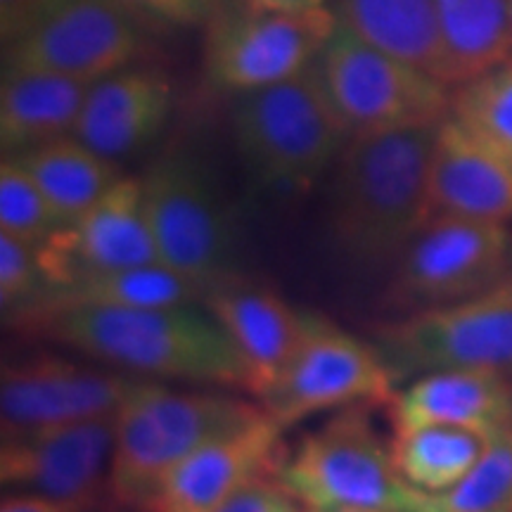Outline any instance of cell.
<instances>
[{"instance_id":"obj_32","label":"cell","mask_w":512,"mask_h":512,"mask_svg":"<svg viewBox=\"0 0 512 512\" xmlns=\"http://www.w3.org/2000/svg\"><path fill=\"white\" fill-rule=\"evenodd\" d=\"M62 0H0V38L3 48L17 41L29 27Z\"/></svg>"},{"instance_id":"obj_11","label":"cell","mask_w":512,"mask_h":512,"mask_svg":"<svg viewBox=\"0 0 512 512\" xmlns=\"http://www.w3.org/2000/svg\"><path fill=\"white\" fill-rule=\"evenodd\" d=\"M512 268L503 223L432 216L396 259L394 294L420 311L489 290Z\"/></svg>"},{"instance_id":"obj_4","label":"cell","mask_w":512,"mask_h":512,"mask_svg":"<svg viewBox=\"0 0 512 512\" xmlns=\"http://www.w3.org/2000/svg\"><path fill=\"white\" fill-rule=\"evenodd\" d=\"M230 126L254 181L283 195L313 188L351 138L316 62L285 81L238 93Z\"/></svg>"},{"instance_id":"obj_5","label":"cell","mask_w":512,"mask_h":512,"mask_svg":"<svg viewBox=\"0 0 512 512\" xmlns=\"http://www.w3.org/2000/svg\"><path fill=\"white\" fill-rule=\"evenodd\" d=\"M275 477L313 512H430V494L399 475L361 408H347L306 434Z\"/></svg>"},{"instance_id":"obj_9","label":"cell","mask_w":512,"mask_h":512,"mask_svg":"<svg viewBox=\"0 0 512 512\" xmlns=\"http://www.w3.org/2000/svg\"><path fill=\"white\" fill-rule=\"evenodd\" d=\"M396 382L380 351L328 318L306 311L304 337L283 375L261 396L280 430L330 408L389 403Z\"/></svg>"},{"instance_id":"obj_25","label":"cell","mask_w":512,"mask_h":512,"mask_svg":"<svg viewBox=\"0 0 512 512\" xmlns=\"http://www.w3.org/2000/svg\"><path fill=\"white\" fill-rule=\"evenodd\" d=\"M202 302L200 292L188 280L164 264H143L117 271L93 273L74 283L53 287L46 304L29 323L43 313L69 306H88V309H162V306H181ZM24 323V325H29Z\"/></svg>"},{"instance_id":"obj_17","label":"cell","mask_w":512,"mask_h":512,"mask_svg":"<svg viewBox=\"0 0 512 512\" xmlns=\"http://www.w3.org/2000/svg\"><path fill=\"white\" fill-rule=\"evenodd\" d=\"M280 432L264 411L249 425L209 439L166 477L147 512H216L249 477L275 470Z\"/></svg>"},{"instance_id":"obj_29","label":"cell","mask_w":512,"mask_h":512,"mask_svg":"<svg viewBox=\"0 0 512 512\" xmlns=\"http://www.w3.org/2000/svg\"><path fill=\"white\" fill-rule=\"evenodd\" d=\"M64 223L50 207L41 188L17 159L3 157L0 164V233L41 247Z\"/></svg>"},{"instance_id":"obj_33","label":"cell","mask_w":512,"mask_h":512,"mask_svg":"<svg viewBox=\"0 0 512 512\" xmlns=\"http://www.w3.org/2000/svg\"><path fill=\"white\" fill-rule=\"evenodd\" d=\"M126 3L171 24L200 22L211 8V0H126Z\"/></svg>"},{"instance_id":"obj_12","label":"cell","mask_w":512,"mask_h":512,"mask_svg":"<svg viewBox=\"0 0 512 512\" xmlns=\"http://www.w3.org/2000/svg\"><path fill=\"white\" fill-rule=\"evenodd\" d=\"M140 31L126 0H62L3 48V69L95 83L136 57Z\"/></svg>"},{"instance_id":"obj_10","label":"cell","mask_w":512,"mask_h":512,"mask_svg":"<svg viewBox=\"0 0 512 512\" xmlns=\"http://www.w3.org/2000/svg\"><path fill=\"white\" fill-rule=\"evenodd\" d=\"M335 12H275L235 8L211 19L204 43V67L216 88L247 93L297 76L316 62L332 31Z\"/></svg>"},{"instance_id":"obj_19","label":"cell","mask_w":512,"mask_h":512,"mask_svg":"<svg viewBox=\"0 0 512 512\" xmlns=\"http://www.w3.org/2000/svg\"><path fill=\"white\" fill-rule=\"evenodd\" d=\"M171 105L174 93L164 74L119 69L91 83L72 136L100 157L117 162L157 138Z\"/></svg>"},{"instance_id":"obj_2","label":"cell","mask_w":512,"mask_h":512,"mask_svg":"<svg viewBox=\"0 0 512 512\" xmlns=\"http://www.w3.org/2000/svg\"><path fill=\"white\" fill-rule=\"evenodd\" d=\"M27 328L100 363L159 380H183L249 392V373L219 320L195 304L162 309H88L43 313Z\"/></svg>"},{"instance_id":"obj_38","label":"cell","mask_w":512,"mask_h":512,"mask_svg":"<svg viewBox=\"0 0 512 512\" xmlns=\"http://www.w3.org/2000/svg\"><path fill=\"white\" fill-rule=\"evenodd\" d=\"M309 512H313V510H309Z\"/></svg>"},{"instance_id":"obj_37","label":"cell","mask_w":512,"mask_h":512,"mask_svg":"<svg viewBox=\"0 0 512 512\" xmlns=\"http://www.w3.org/2000/svg\"><path fill=\"white\" fill-rule=\"evenodd\" d=\"M510 12H512V0H510Z\"/></svg>"},{"instance_id":"obj_15","label":"cell","mask_w":512,"mask_h":512,"mask_svg":"<svg viewBox=\"0 0 512 512\" xmlns=\"http://www.w3.org/2000/svg\"><path fill=\"white\" fill-rule=\"evenodd\" d=\"M36 249L53 287L93 273L157 264L140 178H117L86 214Z\"/></svg>"},{"instance_id":"obj_31","label":"cell","mask_w":512,"mask_h":512,"mask_svg":"<svg viewBox=\"0 0 512 512\" xmlns=\"http://www.w3.org/2000/svg\"><path fill=\"white\" fill-rule=\"evenodd\" d=\"M216 512H299V503L278 482L275 470H266L249 477Z\"/></svg>"},{"instance_id":"obj_8","label":"cell","mask_w":512,"mask_h":512,"mask_svg":"<svg viewBox=\"0 0 512 512\" xmlns=\"http://www.w3.org/2000/svg\"><path fill=\"white\" fill-rule=\"evenodd\" d=\"M143 202L157 256L204 294L233 278V235L214 183L195 157L171 152L145 176Z\"/></svg>"},{"instance_id":"obj_28","label":"cell","mask_w":512,"mask_h":512,"mask_svg":"<svg viewBox=\"0 0 512 512\" xmlns=\"http://www.w3.org/2000/svg\"><path fill=\"white\" fill-rule=\"evenodd\" d=\"M430 512H512V427L494 432L456 486L430 494Z\"/></svg>"},{"instance_id":"obj_23","label":"cell","mask_w":512,"mask_h":512,"mask_svg":"<svg viewBox=\"0 0 512 512\" xmlns=\"http://www.w3.org/2000/svg\"><path fill=\"white\" fill-rule=\"evenodd\" d=\"M332 12L363 41L441 81L437 0H337Z\"/></svg>"},{"instance_id":"obj_34","label":"cell","mask_w":512,"mask_h":512,"mask_svg":"<svg viewBox=\"0 0 512 512\" xmlns=\"http://www.w3.org/2000/svg\"><path fill=\"white\" fill-rule=\"evenodd\" d=\"M0 512H83L72 503L55 501V498L38 494H15L5 496L0 503Z\"/></svg>"},{"instance_id":"obj_27","label":"cell","mask_w":512,"mask_h":512,"mask_svg":"<svg viewBox=\"0 0 512 512\" xmlns=\"http://www.w3.org/2000/svg\"><path fill=\"white\" fill-rule=\"evenodd\" d=\"M451 117L512 159V57L460 83L451 98Z\"/></svg>"},{"instance_id":"obj_16","label":"cell","mask_w":512,"mask_h":512,"mask_svg":"<svg viewBox=\"0 0 512 512\" xmlns=\"http://www.w3.org/2000/svg\"><path fill=\"white\" fill-rule=\"evenodd\" d=\"M202 304L233 339L247 366L249 392L261 399L302 342L306 311H294L278 292L238 273L204 294Z\"/></svg>"},{"instance_id":"obj_3","label":"cell","mask_w":512,"mask_h":512,"mask_svg":"<svg viewBox=\"0 0 512 512\" xmlns=\"http://www.w3.org/2000/svg\"><path fill=\"white\" fill-rule=\"evenodd\" d=\"M261 415L264 408L230 394L183 392L138 377L117 411L107 496L121 508L147 512L192 451Z\"/></svg>"},{"instance_id":"obj_35","label":"cell","mask_w":512,"mask_h":512,"mask_svg":"<svg viewBox=\"0 0 512 512\" xmlns=\"http://www.w3.org/2000/svg\"><path fill=\"white\" fill-rule=\"evenodd\" d=\"M249 3L275 12H309L325 8V0H249Z\"/></svg>"},{"instance_id":"obj_13","label":"cell","mask_w":512,"mask_h":512,"mask_svg":"<svg viewBox=\"0 0 512 512\" xmlns=\"http://www.w3.org/2000/svg\"><path fill=\"white\" fill-rule=\"evenodd\" d=\"M117 415L74 425L3 434V486L88 510L110 484Z\"/></svg>"},{"instance_id":"obj_36","label":"cell","mask_w":512,"mask_h":512,"mask_svg":"<svg viewBox=\"0 0 512 512\" xmlns=\"http://www.w3.org/2000/svg\"><path fill=\"white\" fill-rule=\"evenodd\" d=\"M83 512H126V508H121V505H117V503H110V505L98 503V505H93V508H88Z\"/></svg>"},{"instance_id":"obj_14","label":"cell","mask_w":512,"mask_h":512,"mask_svg":"<svg viewBox=\"0 0 512 512\" xmlns=\"http://www.w3.org/2000/svg\"><path fill=\"white\" fill-rule=\"evenodd\" d=\"M138 377L57 356L5 363L0 377L3 434L46 430L117 415Z\"/></svg>"},{"instance_id":"obj_26","label":"cell","mask_w":512,"mask_h":512,"mask_svg":"<svg viewBox=\"0 0 512 512\" xmlns=\"http://www.w3.org/2000/svg\"><path fill=\"white\" fill-rule=\"evenodd\" d=\"M494 434L456 425H422L394 432L389 446L394 467L415 489L441 494L475 467Z\"/></svg>"},{"instance_id":"obj_22","label":"cell","mask_w":512,"mask_h":512,"mask_svg":"<svg viewBox=\"0 0 512 512\" xmlns=\"http://www.w3.org/2000/svg\"><path fill=\"white\" fill-rule=\"evenodd\" d=\"M441 83L460 86L512 57L510 0H437Z\"/></svg>"},{"instance_id":"obj_1","label":"cell","mask_w":512,"mask_h":512,"mask_svg":"<svg viewBox=\"0 0 512 512\" xmlns=\"http://www.w3.org/2000/svg\"><path fill=\"white\" fill-rule=\"evenodd\" d=\"M439 124L361 133L344 145L332 176L330 223L339 252L354 264L399 259L432 219L430 159Z\"/></svg>"},{"instance_id":"obj_30","label":"cell","mask_w":512,"mask_h":512,"mask_svg":"<svg viewBox=\"0 0 512 512\" xmlns=\"http://www.w3.org/2000/svg\"><path fill=\"white\" fill-rule=\"evenodd\" d=\"M46 268L38 249L24 240L0 233V306L10 323H29L50 297Z\"/></svg>"},{"instance_id":"obj_21","label":"cell","mask_w":512,"mask_h":512,"mask_svg":"<svg viewBox=\"0 0 512 512\" xmlns=\"http://www.w3.org/2000/svg\"><path fill=\"white\" fill-rule=\"evenodd\" d=\"M91 83L50 72L3 69L0 147L12 157L50 140L72 136Z\"/></svg>"},{"instance_id":"obj_18","label":"cell","mask_w":512,"mask_h":512,"mask_svg":"<svg viewBox=\"0 0 512 512\" xmlns=\"http://www.w3.org/2000/svg\"><path fill=\"white\" fill-rule=\"evenodd\" d=\"M432 216L505 223L512 219V159L448 114L430 159Z\"/></svg>"},{"instance_id":"obj_6","label":"cell","mask_w":512,"mask_h":512,"mask_svg":"<svg viewBox=\"0 0 512 512\" xmlns=\"http://www.w3.org/2000/svg\"><path fill=\"white\" fill-rule=\"evenodd\" d=\"M316 67L351 136L432 126L451 114L446 83L363 41L342 22Z\"/></svg>"},{"instance_id":"obj_20","label":"cell","mask_w":512,"mask_h":512,"mask_svg":"<svg viewBox=\"0 0 512 512\" xmlns=\"http://www.w3.org/2000/svg\"><path fill=\"white\" fill-rule=\"evenodd\" d=\"M389 411L394 432L456 425L494 434L512 427V380L479 368L432 370L394 392Z\"/></svg>"},{"instance_id":"obj_7","label":"cell","mask_w":512,"mask_h":512,"mask_svg":"<svg viewBox=\"0 0 512 512\" xmlns=\"http://www.w3.org/2000/svg\"><path fill=\"white\" fill-rule=\"evenodd\" d=\"M375 349L396 384L446 368L494 370L512 380V268L475 297L384 325Z\"/></svg>"},{"instance_id":"obj_24","label":"cell","mask_w":512,"mask_h":512,"mask_svg":"<svg viewBox=\"0 0 512 512\" xmlns=\"http://www.w3.org/2000/svg\"><path fill=\"white\" fill-rule=\"evenodd\" d=\"M34 178L64 226L86 214L117 181V166L79 138L62 136L12 155Z\"/></svg>"}]
</instances>
